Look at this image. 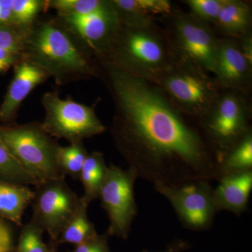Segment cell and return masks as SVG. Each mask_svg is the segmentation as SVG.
<instances>
[{
    "label": "cell",
    "mask_w": 252,
    "mask_h": 252,
    "mask_svg": "<svg viewBox=\"0 0 252 252\" xmlns=\"http://www.w3.org/2000/svg\"><path fill=\"white\" fill-rule=\"evenodd\" d=\"M97 64L114 103V145L137 178L154 187L220 180L221 160L198 119L180 112L157 84L108 63Z\"/></svg>",
    "instance_id": "1"
},
{
    "label": "cell",
    "mask_w": 252,
    "mask_h": 252,
    "mask_svg": "<svg viewBox=\"0 0 252 252\" xmlns=\"http://www.w3.org/2000/svg\"><path fill=\"white\" fill-rule=\"evenodd\" d=\"M23 59L45 71L57 86L98 78L97 60L56 16H41L28 30Z\"/></svg>",
    "instance_id": "2"
},
{
    "label": "cell",
    "mask_w": 252,
    "mask_h": 252,
    "mask_svg": "<svg viewBox=\"0 0 252 252\" xmlns=\"http://www.w3.org/2000/svg\"><path fill=\"white\" fill-rule=\"evenodd\" d=\"M97 61L154 84L175 58L166 32L158 23L139 28L120 23Z\"/></svg>",
    "instance_id": "3"
},
{
    "label": "cell",
    "mask_w": 252,
    "mask_h": 252,
    "mask_svg": "<svg viewBox=\"0 0 252 252\" xmlns=\"http://www.w3.org/2000/svg\"><path fill=\"white\" fill-rule=\"evenodd\" d=\"M0 137L10 154L36 185L65 177L56 161L60 144L43 129L41 123L0 126Z\"/></svg>",
    "instance_id": "4"
},
{
    "label": "cell",
    "mask_w": 252,
    "mask_h": 252,
    "mask_svg": "<svg viewBox=\"0 0 252 252\" xmlns=\"http://www.w3.org/2000/svg\"><path fill=\"white\" fill-rule=\"evenodd\" d=\"M160 21L164 25L175 61L212 75L219 37L212 26L175 6Z\"/></svg>",
    "instance_id": "5"
},
{
    "label": "cell",
    "mask_w": 252,
    "mask_h": 252,
    "mask_svg": "<svg viewBox=\"0 0 252 252\" xmlns=\"http://www.w3.org/2000/svg\"><path fill=\"white\" fill-rule=\"evenodd\" d=\"M250 97L233 91H220L211 107L198 119L205 138L220 160L252 130Z\"/></svg>",
    "instance_id": "6"
},
{
    "label": "cell",
    "mask_w": 252,
    "mask_h": 252,
    "mask_svg": "<svg viewBox=\"0 0 252 252\" xmlns=\"http://www.w3.org/2000/svg\"><path fill=\"white\" fill-rule=\"evenodd\" d=\"M154 84L180 112L195 119L207 112L221 91L211 74L176 61Z\"/></svg>",
    "instance_id": "7"
},
{
    "label": "cell",
    "mask_w": 252,
    "mask_h": 252,
    "mask_svg": "<svg viewBox=\"0 0 252 252\" xmlns=\"http://www.w3.org/2000/svg\"><path fill=\"white\" fill-rule=\"evenodd\" d=\"M41 102L45 112L41 126L53 138L75 144L105 132V126L96 114V104L86 105L69 95L62 99L56 91L45 93Z\"/></svg>",
    "instance_id": "8"
},
{
    "label": "cell",
    "mask_w": 252,
    "mask_h": 252,
    "mask_svg": "<svg viewBox=\"0 0 252 252\" xmlns=\"http://www.w3.org/2000/svg\"><path fill=\"white\" fill-rule=\"evenodd\" d=\"M137 177L132 170H123L110 164L99 190L101 207L107 213L109 225L107 232L112 236L127 240L134 219L138 213L134 186Z\"/></svg>",
    "instance_id": "9"
},
{
    "label": "cell",
    "mask_w": 252,
    "mask_h": 252,
    "mask_svg": "<svg viewBox=\"0 0 252 252\" xmlns=\"http://www.w3.org/2000/svg\"><path fill=\"white\" fill-rule=\"evenodd\" d=\"M35 188L31 220L49 234L50 241L58 243L63 228L79 208L80 198L67 185L65 177L46 181Z\"/></svg>",
    "instance_id": "10"
},
{
    "label": "cell",
    "mask_w": 252,
    "mask_h": 252,
    "mask_svg": "<svg viewBox=\"0 0 252 252\" xmlns=\"http://www.w3.org/2000/svg\"><path fill=\"white\" fill-rule=\"evenodd\" d=\"M167 199L184 228L194 231L211 228L217 211L210 181L200 180L177 187L155 186Z\"/></svg>",
    "instance_id": "11"
},
{
    "label": "cell",
    "mask_w": 252,
    "mask_h": 252,
    "mask_svg": "<svg viewBox=\"0 0 252 252\" xmlns=\"http://www.w3.org/2000/svg\"><path fill=\"white\" fill-rule=\"evenodd\" d=\"M212 77L222 91H233L250 97L252 62L243 54L238 39L220 37Z\"/></svg>",
    "instance_id": "12"
},
{
    "label": "cell",
    "mask_w": 252,
    "mask_h": 252,
    "mask_svg": "<svg viewBox=\"0 0 252 252\" xmlns=\"http://www.w3.org/2000/svg\"><path fill=\"white\" fill-rule=\"evenodd\" d=\"M60 18L91 51L96 60L104 52L111 36L120 25L111 0H107V4L102 9L87 16Z\"/></svg>",
    "instance_id": "13"
},
{
    "label": "cell",
    "mask_w": 252,
    "mask_h": 252,
    "mask_svg": "<svg viewBox=\"0 0 252 252\" xmlns=\"http://www.w3.org/2000/svg\"><path fill=\"white\" fill-rule=\"evenodd\" d=\"M14 77L0 105V122L3 125L16 124L21 104L36 86L49 79V74L40 67L22 59L14 67Z\"/></svg>",
    "instance_id": "14"
},
{
    "label": "cell",
    "mask_w": 252,
    "mask_h": 252,
    "mask_svg": "<svg viewBox=\"0 0 252 252\" xmlns=\"http://www.w3.org/2000/svg\"><path fill=\"white\" fill-rule=\"evenodd\" d=\"M213 190V199L217 211L225 210L240 217L249 210L252 190V170L222 176Z\"/></svg>",
    "instance_id": "15"
},
{
    "label": "cell",
    "mask_w": 252,
    "mask_h": 252,
    "mask_svg": "<svg viewBox=\"0 0 252 252\" xmlns=\"http://www.w3.org/2000/svg\"><path fill=\"white\" fill-rule=\"evenodd\" d=\"M119 21L130 27H148L173 9L168 0H111Z\"/></svg>",
    "instance_id": "16"
},
{
    "label": "cell",
    "mask_w": 252,
    "mask_h": 252,
    "mask_svg": "<svg viewBox=\"0 0 252 252\" xmlns=\"http://www.w3.org/2000/svg\"><path fill=\"white\" fill-rule=\"evenodd\" d=\"M212 27L219 38L239 39L252 34V11L250 3L242 0H224Z\"/></svg>",
    "instance_id": "17"
},
{
    "label": "cell",
    "mask_w": 252,
    "mask_h": 252,
    "mask_svg": "<svg viewBox=\"0 0 252 252\" xmlns=\"http://www.w3.org/2000/svg\"><path fill=\"white\" fill-rule=\"evenodd\" d=\"M34 195V190L27 185L0 181V219L21 228L23 215Z\"/></svg>",
    "instance_id": "18"
},
{
    "label": "cell",
    "mask_w": 252,
    "mask_h": 252,
    "mask_svg": "<svg viewBox=\"0 0 252 252\" xmlns=\"http://www.w3.org/2000/svg\"><path fill=\"white\" fill-rule=\"evenodd\" d=\"M107 170L108 166L102 152H94L88 154L79 179L84 189L81 200L88 206L91 202L99 198V190L105 180Z\"/></svg>",
    "instance_id": "19"
},
{
    "label": "cell",
    "mask_w": 252,
    "mask_h": 252,
    "mask_svg": "<svg viewBox=\"0 0 252 252\" xmlns=\"http://www.w3.org/2000/svg\"><path fill=\"white\" fill-rule=\"evenodd\" d=\"M79 208L61 232L58 244H71L74 247L85 243L97 235L95 227L87 215L88 205L80 198Z\"/></svg>",
    "instance_id": "20"
},
{
    "label": "cell",
    "mask_w": 252,
    "mask_h": 252,
    "mask_svg": "<svg viewBox=\"0 0 252 252\" xmlns=\"http://www.w3.org/2000/svg\"><path fill=\"white\" fill-rule=\"evenodd\" d=\"M252 170V130L227 154L220 164L222 176Z\"/></svg>",
    "instance_id": "21"
},
{
    "label": "cell",
    "mask_w": 252,
    "mask_h": 252,
    "mask_svg": "<svg viewBox=\"0 0 252 252\" xmlns=\"http://www.w3.org/2000/svg\"><path fill=\"white\" fill-rule=\"evenodd\" d=\"M88 154L84 142L70 144L67 147L60 145L56 153V161L61 174L64 177L69 176L74 180H79Z\"/></svg>",
    "instance_id": "22"
},
{
    "label": "cell",
    "mask_w": 252,
    "mask_h": 252,
    "mask_svg": "<svg viewBox=\"0 0 252 252\" xmlns=\"http://www.w3.org/2000/svg\"><path fill=\"white\" fill-rule=\"evenodd\" d=\"M107 0H47V9H52L58 17L79 18L96 12L105 6Z\"/></svg>",
    "instance_id": "23"
},
{
    "label": "cell",
    "mask_w": 252,
    "mask_h": 252,
    "mask_svg": "<svg viewBox=\"0 0 252 252\" xmlns=\"http://www.w3.org/2000/svg\"><path fill=\"white\" fill-rule=\"evenodd\" d=\"M0 181L18 185H33L35 181L23 170L10 154L0 137Z\"/></svg>",
    "instance_id": "24"
},
{
    "label": "cell",
    "mask_w": 252,
    "mask_h": 252,
    "mask_svg": "<svg viewBox=\"0 0 252 252\" xmlns=\"http://www.w3.org/2000/svg\"><path fill=\"white\" fill-rule=\"evenodd\" d=\"M44 230L31 220L21 227V233L15 252H51L52 243L43 241Z\"/></svg>",
    "instance_id": "25"
},
{
    "label": "cell",
    "mask_w": 252,
    "mask_h": 252,
    "mask_svg": "<svg viewBox=\"0 0 252 252\" xmlns=\"http://www.w3.org/2000/svg\"><path fill=\"white\" fill-rule=\"evenodd\" d=\"M47 9V0H12L14 26L28 28Z\"/></svg>",
    "instance_id": "26"
},
{
    "label": "cell",
    "mask_w": 252,
    "mask_h": 252,
    "mask_svg": "<svg viewBox=\"0 0 252 252\" xmlns=\"http://www.w3.org/2000/svg\"><path fill=\"white\" fill-rule=\"evenodd\" d=\"M224 0H186L190 13L200 21L212 26L220 14Z\"/></svg>",
    "instance_id": "27"
},
{
    "label": "cell",
    "mask_w": 252,
    "mask_h": 252,
    "mask_svg": "<svg viewBox=\"0 0 252 252\" xmlns=\"http://www.w3.org/2000/svg\"><path fill=\"white\" fill-rule=\"evenodd\" d=\"M30 28L15 26L0 27V49L22 53Z\"/></svg>",
    "instance_id": "28"
},
{
    "label": "cell",
    "mask_w": 252,
    "mask_h": 252,
    "mask_svg": "<svg viewBox=\"0 0 252 252\" xmlns=\"http://www.w3.org/2000/svg\"><path fill=\"white\" fill-rule=\"evenodd\" d=\"M110 237L107 231L102 235L97 234L85 243L74 247L70 252H111L109 246Z\"/></svg>",
    "instance_id": "29"
},
{
    "label": "cell",
    "mask_w": 252,
    "mask_h": 252,
    "mask_svg": "<svg viewBox=\"0 0 252 252\" xmlns=\"http://www.w3.org/2000/svg\"><path fill=\"white\" fill-rule=\"evenodd\" d=\"M12 229L6 220L0 219V252H15Z\"/></svg>",
    "instance_id": "30"
},
{
    "label": "cell",
    "mask_w": 252,
    "mask_h": 252,
    "mask_svg": "<svg viewBox=\"0 0 252 252\" xmlns=\"http://www.w3.org/2000/svg\"><path fill=\"white\" fill-rule=\"evenodd\" d=\"M22 59V53L0 49V75L6 74Z\"/></svg>",
    "instance_id": "31"
},
{
    "label": "cell",
    "mask_w": 252,
    "mask_h": 252,
    "mask_svg": "<svg viewBox=\"0 0 252 252\" xmlns=\"http://www.w3.org/2000/svg\"><path fill=\"white\" fill-rule=\"evenodd\" d=\"M6 26H14L12 0H0V27Z\"/></svg>",
    "instance_id": "32"
},
{
    "label": "cell",
    "mask_w": 252,
    "mask_h": 252,
    "mask_svg": "<svg viewBox=\"0 0 252 252\" xmlns=\"http://www.w3.org/2000/svg\"><path fill=\"white\" fill-rule=\"evenodd\" d=\"M190 246L188 242L182 240H175L172 242L171 244L167 245L166 249L162 251L149 252L144 250L142 252H181L188 250Z\"/></svg>",
    "instance_id": "33"
},
{
    "label": "cell",
    "mask_w": 252,
    "mask_h": 252,
    "mask_svg": "<svg viewBox=\"0 0 252 252\" xmlns=\"http://www.w3.org/2000/svg\"><path fill=\"white\" fill-rule=\"evenodd\" d=\"M52 243V250H51V252H58V248H59V245H58L57 243L54 241H50Z\"/></svg>",
    "instance_id": "34"
}]
</instances>
